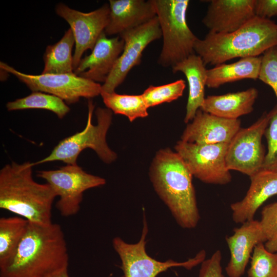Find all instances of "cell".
<instances>
[{"mask_svg":"<svg viewBox=\"0 0 277 277\" xmlns=\"http://www.w3.org/2000/svg\"><path fill=\"white\" fill-rule=\"evenodd\" d=\"M48 277H70L68 273V268L65 269Z\"/></svg>","mask_w":277,"mask_h":277,"instance_id":"obj_35","label":"cell"},{"mask_svg":"<svg viewBox=\"0 0 277 277\" xmlns=\"http://www.w3.org/2000/svg\"><path fill=\"white\" fill-rule=\"evenodd\" d=\"M247 274L248 277H277V252H270L262 243L257 244Z\"/></svg>","mask_w":277,"mask_h":277,"instance_id":"obj_27","label":"cell"},{"mask_svg":"<svg viewBox=\"0 0 277 277\" xmlns=\"http://www.w3.org/2000/svg\"><path fill=\"white\" fill-rule=\"evenodd\" d=\"M148 232L147 223L144 215L143 227L138 242L129 244L120 237L113 238V247L121 261V268L123 275L121 277H156L171 267H182L190 270L205 260L206 251L202 250L194 258L183 262L172 260L165 262L157 261L149 256L146 252Z\"/></svg>","mask_w":277,"mask_h":277,"instance_id":"obj_7","label":"cell"},{"mask_svg":"<svg viewBox=\"0 0 277 277\" xmlns=\"http://www.w3.org/2000/svg\"><path fill=\"white\" fill-rule=\"evenodd\" d=\"M270 113H264L252 125L240 128L229 143L226 166L249 177L262 169L265 154L262 137L268 125Z\"/></svg>","mask_w":277,"mask_h":277,"instance_id":"obj_11","label":"cell"},{"mask_svg":"<svg viewBox=\"0 0 277 277\" xmlns=\"http://www.w3.org/2000/svg\"><path fill=\"white\" fill-rule=\"evenodd\" d=\"M107 35L121 33L142 26L156 16L153 0H110Z\"/></svg>","mask_w":277,"mask_h":277,"instance_id":"obj_18","label":"cell"},{"mask_svg":"<svg viewBox=\"0 0 277 277\" xmlns=\"http://www.w3.org/2000/svg\"><path fill=\"white\" fill-rule=\"evenodd\" d=\"M28 224V221L17 215L0 219V265L11 256Z\"/></svg>","mask_w":277,"mask_h":277,"instance_id":"obj_26","label":"cell"},{"mask_svg":"<svg viewBox=\"0 0 277 277\" xmlns=\"http://www.w3.org/2000/svg\"><path fill=\"white\" fill-rule=\"evenodd\" d=\"M259 223L266 242L277 233V202L266 205L263 208Z\"/></svg>","mask_w":277,"mask_h":277,"instance_id":"obj_31","label":"cell"},{"mask_svg":"<svg viewBox=\"0 0 277 277\" xmlns=\"http://www.w3.org/2000/svg\"><path fill=\"white\" fill-rule=\"evenodd\" d=\"M277 46V24L255 16L230 33L209 32L194 45L205 65L216 66L236 57H257Z\"/></svg>","mask_w":277,"mask_h":277,"instance_id":"obj_4","label":"cell"},{"mask_svg":"<svg viewBox=\"0 0 277 277\" xmlns=\"http://www.w3.org/2000/svg\"><path fill=\"white\" fill-rule=\"evenodd\" d=\"M88 118L85 128L81 132L66 137L54 148L43 159L33 163L34 165L47 162L60 161L67 164H76L78 156L86 148L94 150L105 163L110 164L117 159V154L108 145L106 135L112 120L110 109L98 107L95 112L97 124H92L94 105L88 102Z\"/></svg>","mask_w":277,"mask_h":277,"instance_id":"obj_6","label":"cell"},{"mask_svg":"<svg viewBox=\"0 0 277 277\" xmlns=\"http://www.w3.org/2000/svg\"><path fill=\"white\" fill-rule=\"evenodd\" d=\"M258 91L250 88L242 91L205 97L201 109L206 112L227 119L236 120L253 110Z\"/></svg>","mask_w":277,"mask_h":277,"instance_id":"obj_21","label":"cell"},{"mask_svg":"<svg viewBox=\"0 0 277 277\" xmlns=\"http://www.w3.org/2000/svg\"><path fill=\"white\" fill-rule=\"evenodd\" d=\"M68 265L66 241L60 225L29 222L13 253L0 265V277H48Z\"/></svg>","mask_w":277,"mask_h":277,"instance_id":"obj_1","label":"cell"},{"mask_svg":"<svg viewBox=\"0 0 277 277\" xmlns=\"http://www.w3.org/2000/svg\"><path fill=\"white\" fill-rule=\"evenodd\" d=\"M37 176L45 180L59 197L56 207L64 217L78 212L86 190L106 184L105 179L87 173L77 164H67L56 170L38 171Z\"/></svg>","mask_w":277,"mask_h":277,"instance_id":"obj_8","label":"cell"},{"mask_svg":"<svg viewBox=\"0 0 277 277\" xmlns=\"http://www.w3.org/2000/svg\"><path fill=\"white\" fill-rule=\"evenodd\" d=\"M229 143L201 145L180 140L174 149L193 176L206 184L226 185L232 179L226 163Z\"/></svg>","mask_w":277,"mask_h":277,"instance_id":"obj_10","label":"cell"},{"mask_svg":"<svg viewBox=\"0 0 277 277\" xmlns=\"http://www.w3.org/2000/svg\"><path fill=\"white\" fill-rule=\"evenodd\" d=\"M33 163L12 162L0 171V208L29 222L52 223V209L57 197L48 183L39 184L32 176Z\"/></svg>","mask_w":277,"mask_h":277,"instance_id":"obj_3","label":"cell"},{"mask_svg":"<svg viewBox=\"0 0 277 277\" xmlns=\"http://www.w3.org/2000/svg\"><path fill=\"white\" fill-rule=\"evenodd\" d=\"M74 44L72 31L69 28L58 42L46 47L43 55L44 67L42 74L74 73L72 52Z\"/></svg>","mask_w":277,"mask_h":277,"instance_id":"obj_23","label":"cell"},{"mask_svg":"<svg viewBox=\"0 0 277 277\" xmlns=\"http://www.w3.org/2000/svg\"><path fill=\"white\" fill-rule=\"evenodd\" d=\"M205 66L202 58L195 53L172 67L174 73L177 72L184 73L188 84L189 94L184 118L185 123L193 119L205 99L207 71Z\"/></svg>","mask_w":277,"mask_h":277,"instance_id":"obj_20","label":"cell"},{"mask_svg":"<svg viewBox=\"0 0 277 277\" xmlns=\"http://www.w3.org/2000/svg\"><path fill=\"white\" fill-rule=\"evenodd\" d=\"M163 37V46L158 64L164 67H173L195 54L198 38L186 21L188 0H153Z\"/></svg>","mask_w":277,"mask_h":277,"instance_id":"obj_5","label":"cell"},{"mask_svg":"<svg viewBox=\"0 0 277 277\" xmlns=\"http://www.w3.org/2000/svg\"><path fill=\"white\" fill-rule=\"evenodd\" d=\"M270 119L265 131L268 146L262 169L277 171V105L269 112Z\"/></svg>","mask_w":277,"mask_h":277,"instance_id":"obj_29","label":"cell"},{"mask_svg":"<svg viewBox=\"0 0 277 277\" xmlns=\"http://www.w3.org/2000/svg\"><path fill=\"white\" fill-rule=\"evenodd\" d=\"M8 111L30 109L49 110L58 118H63L70 111V108L61 98L40 91H33L24 97L9 102L6 104Z\"/></svg>","mask_w":277,"mask_h":277,"instance_id":"obj_25","label":"cell"},{"mask_svg":"<svg viewBox=\"0 0 277 277\" xmlns=\"http://www.w3.org/2000/svg\"><path fill=\"white\" fill-rule=\"evenodd\" d=\"M250 179V185L244 197L230 205L232 218L236 223L253 220L260 207L277 195V171L262 169Z\"/></svg>","mask_w":277,"mask_h":277,"instance_id":"obj_19","label":"cell"},{"mask_svg":"<svg viewBox=\"0 0 277 277\" xmlns=\"http://www.w3.org/2000/svg\"><path fill=\"white\" fill-rule=\"evenodd\" d=\"M0 68L16 76L32 92L40 91L55 95L67 104L76 103L81 97L90 100L101 94L102 91V85L99 83L74 73L29 74L20 72L2 61Z\"/></svg>","mask_w":277,"mask_h":277,"instance_id":"obj_9","label":"cell"},{"mask_svg":"<svg viewBox=\"0 0 277 277\" xmlns=\"http://www.w3.org/2000/svg\"><path fill=\"white\" fill-rule=\"evenodd\" d=\"M124 41L119 36L108 38L103 32L91 53L82 58L74 73L95 82H105L121 55Z\"/></svg>","mask_w":277,"mask_h":277,"instance_id":"obj_16","label":"cell"},{"mask_svg":"<svg viewBox=\"0 0 277 277\" xmlns=\"http://www.w3.org/2000/svg\"><path fill=\"white\" fill-rule=\"evenodd\" d=\"M233 230V234L226 238L230 253V260L225 268L229 277H241L251 257L254 247L265 243L259 221H247Z\"/></svg>","mask_w":277,"mask_h":277,"instance_id":"obj_17","label":"cell"},{"mask_svg":"<svg viewBox=\"0 0 277 277\" xmlns=\"http://www.w3.org/2000/svg\"><path fill=\"white\" fill-rule=\"evenodd\" d=\"M55 12L68 23L72 31L75 39V69L83 53L88 49H93L98 37L104 32L109 22V5L106 3L96 10L85 13L60 3L55 6Z\"/></svg>","mask_w":277,"mask_h":277,"instance_id":"obj_13","label":"cell"},{"mask_svg":"<svg viewBox=\"0 0 277 277\" xmlns=\"http://www.w3.org/2000/svg\"><path fill=\"white\" fill-rule=\"evenodd\" d=\"M222 253L215 251L211 256L205 260L201 265L199 277H225L221 265Z\"/></svg>","mask_w":277,"mask_h":277,"instance_id":"obj_32","label":"cell"},{"mask_svg":"<svg viewBox=\"0 0 277 277\" xmlns=\"http://www.w3.org/2000/svg\"><path fill=\"white\" fill-rule=\"evenodd\" d=\"M186 82L182 79L161 86L148 87L142 94L149 108L169 103L183 95Z\"/></svg>","mask_w":277,"mask_h":277,"instance_id":"obj_28","label":"cell"},{"mask_svg":"<svg viewBox=\"0 0 277 277\" xmlns=\"http://www.w3.org/2000/svg\"><path fill=\"white\" fill-rule=\"evenodd\" d=\"M264 245L270 252H277V233L271 239L265 242Z\"/></svg>","mask_w":277,"mask_h":277,"instance_id":"obj_34","label":"cell"},{"mask_svg":"<svg viewBox=\"0 0 277 277\" xmlns=\"http://www.w3.org/2000/svg\"><path fill=\"white\" fill-rule=\"evenodd\" d=\"M149 176L155 192L179 225L185 229L195 228L200 215L193 176L178 153L169 148L157 151Z\"/></svg>","mask_w":277,"mask_h":277,"instance_id":"obj_2","label":"cell"},{"mask_svg":"<svg viewBox=\"0 0 277 277\" xmlns=\"http://www.w3.org/2000/svg\"><path fill=\"white\" fill-rule=\"evenodd\" d=\"M107 108L114 114L126 116L131 122L148 115L147 107L142 94H120L101 92L100 94Z\"/></svg>","mask_w":277,"mask_h":277,"instance_id":"obj_24","label":"cell"},{"mask_svg":"<svg viewBox=\"0 0 277 277\" xmlns=\"http://www.w3.org/2000/svg\"><path fill=\"white\" fill-rule=\"evenodd\" d=\"M255 15L269 19L277 15V0H255Z\"/></svg>","mask_w":277,"mask_h":277,"instance_id":"obj_33","label":"cell"},{"mask_svg":"<svg viewBox=\"0 0 277 277\" xmlns=\"http://www.w3.org/2000/svg\"><path fill=\"white\" fill-rule=\"evenodd\" d=\"M261 58L258 79L273 89L277 100V46L267 50Z\"/></svg>","mask_w":277,"mask_h":277,"instance_id":"obj_30","label":"cell"},{"mask_svg":"<svg viewBox=\"0 0 277 277\" xmlns=\"http://www.w3.org/2000/svg\"><path fill=\"white\" fill-rule=\"evenodd\" d=\"M255 0L210 1L202 23L210 32H232L255 16Z\"/></svg>","mask_w":277,"mask_h":277,"instance_id":"obj_15","label":"cell"},{"mask_svg":"<svg viewBox=\"0 0 277 277\" xmlns=\"http://www.w3.org/2000/svg\"><path fill=\"white\" fill-rule=\"evenodd\" d=\"M118 36L124 41V49L102 85L101 92H114L132 68L141 63L143 52L147 46L162 37L157 17L142 26L125 31Z\"/></svg>","mask_w":277,"mask_h":277,"instance_id":"obj_12","label":"cell"},{"mask_svg":"<svg viewBox=\"0 0 277 277\" xmlns=\"http://www.w3.org/2000/svg\"><path fill=\"white\" fill-rule=\"evenodd\" d=\"M239 119L222 118L199 109L184 129L181 141L201 145L229 143L241 128Z\"/></svg>","mask_w":277,"mask_h":277,"instance_id":"obj_14","label":"cell"},{"mask_svg":"<svg viewBox=\"0 0 277 277\" xmlns=\"http://www.w3.org/2000/svg\"><path fill=\"white\" fill-rule=\"evenodd\" d=\"M261 56L241 58L231 63H223L207 69L206 86L211 89L244 79H258Z\"/></svg>","mask_w":277,"mask_h":277,"instance_id":"obj_22","label":"cell"}]
</instances>
